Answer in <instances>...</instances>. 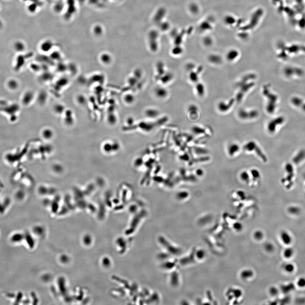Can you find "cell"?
<instances>
[{
	"instance_id": "1",
	"label": "cell",
	"mask_w": 305,
	"mask_h": 305,
	"mask_svg": "<svg viewBox=\"0 0 305 305\" xmlns=\"http://www.w3.org/2000/svg\"><path fill=\"white\" fill-rule=\"evenodd\" d=\"M257 76L254 74H249L244 76L236 84L238 91L235 100L238 102L242 101L244 96L255 85Z\"/></svg>"
},
{
	"instance_id": "2",
	"label": "cell",
	"mask_w": 305,
	"mask_h": 305,
	"mask_svg": "<svg viewBox=\"0 0 305 305\" xmlns=\"http://www.w3.org/2000/svg\"><path fill=\"white\" fill-rule=\"evenodd\" d=\"M262 94L268 100L266 106L267 112L270 113H273L275 108V105H274V103H275V96L271 93L268 86L266 85L263 87Z\"/></svg>"
},
{
	"instance_id": "3",
	"label": "cell",
	"mask_w": 305,
	"mask_h": 305,
	"mask_svg": "<svg viewBox=\"0 0 305 305\" xmlns=\"http://www.w3.org/2000/svg\"><path fill=\"white\" fill-rule=\"evenodd\" d=\"M238 116L243 120L253 119L259 116V111L257 109L246 110L240 109L238 112Z\"/></svg>"
},
{
	"instance_id": "4",
	"label": "cell",
	"mask_w": 305,
	"mask_h": 305,
	"mask_svg": "<svg viewBox=\"0 0 305 305\" xmlns=\"http://www.w3.org/2000/svg\"><path fill=\"white\" fill-rule=\"evenodd\" d=\"M244 149H245V150L249 151H255L256 154L260 158H261L264 162H266L267 161L265 156L263 154L261 149L256 145L255 142H254L250 141L246 144L244 147Z\"/></svg>"
},
{
	"instance_id": "5",
	"label": "cell",
	"mask_w": 305,
	"mask_h": 305,
	"mask_svg": "<svg viewBox=\"0 0 305 305\" xmlns=\"http://www.w3.org/2000/svg\"><path fill=\"white\" fill-rule=\"evenodd\" d=\"M235 99H231L227 101H221L218 105V109L221 113H226L232 107Z\"/></svg>"
},
{
	"instance_id": "6",
	"label": "cell",
	"mask_w": 305,
	"mask_h": 305,
	"mask_svg": "<svg viewBox=\"0 0 305 305\" xmlns=\"http://www.w3.org/2000/svg\"><path fill=\"white\" fill-rule=\"evenodd\" d=\"M36 95L31 91H28L25 92L23 96L22 102L24 105L27 106L31 104L34 99H36Z\"/></svg>"
},
{
	"instance_id": "7",
	"label": "cell",
	"mask_w": 305,
	"mask_h": 305,
	"mask_svg": "<svg viewBox=\"0 0 305 305\" xmlns=\"http://www.w3.org/2000/svg\"><path fill=\"white\" fill-rule=\"evenodd\" d=\"M281 241L285 246H290L292 243L293 238L291 235L286 231H282L280 234Z\"/></svg>"
},
{
	"instance_id": "8",
	"label": "cell",
	"mask_w": 305,
	"mask_h": 305,
	"mask_svg": "<svg viewBox=\"0 0 305 305\" xmlns=\"http://www.w3.org/2000/svg\"><path fill=\"white\" fill-rule=\"evenodd\" d=\"M203 69V68L201 66L198 67L196 71L193 70L189 71V78L191 82L193 83L197 84L199 82V74L201 73Z\"/></svg>"
},
{
	"instance_id": "9",
	"label": "cell",
	"mask_w": 305,
	"mask_h": 305,
	"mask_svg": "<svg viewBox=\"0 0 305 305\" xmlns=\"http://www.w3.org/2000/svg\"><path fill=\"white\" fill-rule=\"evenodd\" d=\"M36 99L38 101V103L40 106H44L48 101V95L46 92L45 91H40L37 96H36Z\"/></svg>"
},
{
	"instance_id": "10",
	"label": "cell",
	"mask_w": 305,
	"mask_h": 305,
	"mask_svg": "<svg viewBox=\"0 0 305 305\" xmlns=\"http://www.w3.org/2000/svg\"><path fill=\"white\" fill-rule=\"evenodd\" d=\"M156 125L153 123H148L147 122L143 121L139 123L135 126L139 127V128H141V129L145 131H150L154 128Z\"/></svg>"
},
{
	"instance_id": "11",
	"label": "cell",
	"mask_w": 305,
	"mask_h": 305,
	"mask_svg": "<svg viewBox=\"0 0 305 305\" xmlns=\"http://www.w3.org/2000/svg\"><path fill=\"white\" fill-rule=\"evenodd\" d=\"M155 94L157 97L160 99H164L168 95V91L166 88L162 87H158L155 88Z\"/></svg>"
},
{
	"instance_id": "12",
	"label": "cell",
	"mask_w": 305,
	"mask_h": 305,
	"mask_svg": "<svg viewBox=\"0 0 305 305\" xmlns=\"http://www.w3.org/2000/svg\"><path fill=\"white\" fill-rule=\"evenodd\" d=\"M145 114L148 118L154 119L158 117L160 114V112L156 109L150 108L146 110Z\"/></svg>"
},
{
	"instance_id": "13",
	"label": "cell",
	"mask_w": 305,
	"mask_h": 305,
	"mask_svg": "<svg viewBox=\"0 0 305 305\" xmlns=\"http://www.w3.org/2000/svg\"><path fill=\"white\" fill-rule=\"evenodd\" d=\"M53 112L56 114L60 115L64 114L65 111H66V108L65 105L61 103H56L53 105Z\"/></svg>"
},
{
	"instance_id": "14",
	"label": "cell",
	"mask_w": 305,
	"mask_h": 305,
	"mask_svg": "<svg viewBox=\"0 0 305 305\" xmlns=\"http://www.w3.org/2000/svg\"><path fill=\"white\" fill-rule=\"evenodd\" d=\"M295 251L293 248L289 246L285 248L283 252V256L286 259H292L295 255Z\"/></svg>"
},
{
	"instance_id": "15",
	"label": "cell",
	"mask_w": 305,
	"mask_h": 305,
	"mask_svg": "<svg viewBox=\"0 0 305 305\" xmlns=\"http://www.w3.org/2000/svg\"><path fill=\"white\" fill-rule=\"evenodd\" d=\"M100 60L103 65H109L112 63V58L109 54L104 53L100 56Z\"/></svg>"
},
{
	"instance_id": "16",
	"label": "cell",
	"mask_w": 305,
	"mask_h": 305,
	"mask_svg": "<svg viewBox=\"0 0 305 305\" xmlns=\"http://www.w3.org/2000/svg\"><path fill=\"white\" fill-rule=\"evenodd\" d=\"M196 90L198 95L200 97L203 96L205 93V88L203 84L197 83L196 85Z\"/></svg>"
},
{
	"instance_id": "17",
	"label": "cell",
	"mask_w": 305,
	"mask_h": 305,
	"mask_svg": "<svg viewBox=\"0 0 305 305\" xmlns=\"http://www.w3.org/2000/svg\"><path fill=\"white\" fill-rule=\"evenodd\" d=\"M173 75L170 73H165L160 77V80L164 84H167L173 79Z\"/></svg>"
},
{
	"instance_id": "18",
	"label": "cell",
	"mask_w": 305,
	"mask_h": 305,
	"mask_svg": "<svg viewBox=\"0 0 305 305\" xmlns=\"http://www.w3.org/2000/svg\"><path fill=\"white\" fill-rule=\"evenodd\" d=\"M53 47V44L51 41H45L40 46V48L42 52H48L52 50Z\"/></svg>"
},
{
	"instance_id": "19",
	"label": "cell",
	"mask_w": 305,
	"mask_h": 305,
	"mask_svg": "<svg viewBox=\"0 0 305 305\" xmlns=\"http://www.w3.org/2000/svg\"><path fill=\"white\" fill-rule=\"evenodd\" d=\"M283 269L286 273L288 274H291L295 272L296 270V266L293 264L287 263L284 264L283 267Z\"/></svg>"
},
{
	"instance_id": "20",
	"label": "cell",
	"mask_w": 305,
	"mask_h": 305,
	"mask_svg": "<svg viewBox=\"0 0 305 305\" xmlns=\"http://www.w3.org/2000/svg\"><path fill=\"white\" fill-rule=\"evenodd\" d=\"M189 115L191 118L196 119L198 116V110L196 106L195 105H192L189 107L188 110Z\"/></svg>"
},
{
	"instance_id": "21",
	"label": "cell",
	"mask_w": 305,
	"mask_h": 305,
	"mask_svg": "<svg viewBox=\"0 0 305 305\" xmlns=\"http://www.w3.org/2000/svg\"><path fill=\"white\" fill-rule=\"evenodd\" d=\"M208 59L210 63L215 65L221 64L222 61V59L220 56L216 55L210 56Z\"/></svg>"
},
{
	"instance_id": "22",
	"label": "cell",
	"mask_w": 305,
	"mask_h": 305,
	"mask_svg": "<svg viewBox=\"0 0 305 305\" xmlns=\"http://www.w3.org/2000/svg\"><path fill=\"white\" fill-rule=\"evenodd\" d=\"M7 87L8 89L11 90H17L18 87V83L17 81L14 79H10L8 81L7 83Z\"/></svg>"
},
{
	"instance_id": "23",
	"label": "cell",
	"mask_w": 305,
	"mask_h": 305,
	"mask_svg": "<svg viewBox=\"0 0 305 305\" xmlns=\"http://www.w3.org/2000/svg\"><path fill=\"white\" fill-rule=\"evenodd\" d=\"M238 54L239 53L237 51L233 50V51H231L228 53L226 58H227L228 60L230 61V62L231 61H233L237 58L238 56Z\"/></svg>"
},
{
	"instance_id": "24",
	"label": "cell",
	"mask_w": 305,
	"mask_h": 305,
	"mask_svg": "<svg viewBox=\"0 0 305 305\" xmlns=\"http://www.w3.org/2000/svg\"><path fill=\"white\" fill-rule=\"evenodd\" d=\"M124 99L125 103L127 104H131L135 101V97L133 95L128 93L124 95Z\"/></svg>"
},
{
	"instance_id": "25",
	"label": "cell",
	"mask_w": 305,
	"mask_h": 305,
	"mask_svg": "<svg viewBox=\"0 0 305 305\" xmlns=\"http://www.w3.org/2000/svg\"><path fill=\"white\" fill-rule=\"evenodd\" d=\"M239 146L236 144H232L230 145L228 149V153L231 156H232L236 152L239 151Z\"/></svg>"
},
{
	"instance_id": "26",
	"label": "cell",
	"mask_w": 305,
	"mask_h": 305,
	"mask_svg": "<svg viewBox=\"0 0 305 305\" xmlns=\"http://www.w3.org/2000/svg\"><path fill=\"white\" fill-rule=\"evenodd\" d=\"M107 119L108 123L112 125L115 124L117 120L116 115H115L113 112H111L108 115Z\"/></svg>"
},
{
	"instance_id": "27",
	"label": "cell",
	"mask_w": 305,
	"mask_h": 305,
	"mask_svg": "<svg viewBox=\"0 0 305 305\" xmlns=\"http://www.w3.org/2000/svg\"><path fill=\"white\" fill-rule=\"evenodd\" d=\"M157 71L158 75L160 76V78L162 75L164 74L165 73L164 70V66L162 63H159L157 65ZM159 78V79H160Z\"/></svg>"
},
{
	"instance_id": "28",
	"label": "cell",
	"mask_w": 305,
	"mask_h": 305,
	"mask_svg": "<svg viewBox=\"0 0 305 305\" xmlns=\"http://www.w3.org/2000/svg\"><path fill=\"white\" fill-rule=\"evenodd\" d=\"M296 286L300 289L305 288V278L302 277L298 278L296 282Z\"/></svg>"
},
{
	"instance_id": "29",
	"label": "cell",
	"mask_w": 305,
	"mask_h": 305,
	"mask_svg": "<svg viewBox=\"0 0 305 305\" xmlns=\"http://www.w3.org/2000/svg\"><path fill=\"white\" fill-rule=\"evenodd\" d=\"M76 101L79 105H84L86 102V99L85 96L83 95H78L76 98Z\"/></svg>"
},
{
	"instance_id": "30",
	"label": "cell",
	"mask_w": 305,
	"mask_h": 305,
	"mask_svg": "<svg viewBox=\"0 0 305 305\" xmlns=\"http://www.w3.org/2000/svg\"><path fill=\"white\" fill-rule=\"evenodd\" d=\"M240 178L241 179L244 181L248 182L250 179L249 174L247 172L244 171L242 172L240 175Z\"/></svg>"
},
{
	"instance_id": "31",
	"label": "cell",
	"mask_w": 305,
	"mask_h": 305,
	"mask_svg": "<svg viewBox=\"0 0 305 305\" xmlns=\"http://www.w3.org/2000/svg\"><path fill=\"white\" fill-rule=\"evenodd\" d=\"M188 193L186 192H181L178 193L177 195V197L178 199H185L187 198L188 196Z\"/></svg>"
},
{
	"instance_id": "32",
	"label": "cell",
	"mask_w": 305,
	"mask_h": 305,
	"mask_svg": "<svg viewBox=\"0 0 305 305\" xmlns=\"http://www.w3.org/2000/svg\"><path fill=\"white\" fill-rule=\"evenodd\" d=\"M137 81H138V79L135 77H131L128 78V81L130 85L133 86L137 83Z\"/></svg>"
},
{
	"instance_id": "33",
	"label": "cell",
	"mask_w": 305,
	"mask_h": 305,
	"mask_svg": "<svg viewBox=\"0 0 305 305\" xmlns=\"http://www.w3.org/2000/svg\"><path fill=\"white\" fill-rule=\"evenodd\" d=\"M193 131H194L195 133L200 134L204 133V130L203 129V128L196 126V127H195L193 128Z\"/></svg>"
},
{
	"instance_id": "34",
	"label": "cell",
	"mask_w": 305,
	"mask_h": 305,
	"mask_svg": "<svg viewBox=\"0 0 305 305\" xmlns=\"http://www.w3.org/2000/svg\"><path fill=\"white\" fill-rule=\"evenodd\" d=\"M251 172V175L254 178H258L260 177V174L257 170L253 169L252 170Z\"/></svg>"
},
{
	"instance_id": "35",
	"label": "cell",
	"mask_w": 305,
	"mask_h": 305,
	"mask_svg": "<svg viewBox=\"0 0 305 305\" xmlns=\"http://www.w3.org/2000/svg\"><path fill=\"white\" fill-rule=\"evenodd\" d=\"M270 291L272 296H277L278 294V290L276 287H272L270 289Z\"/></svg>"
},
{
	"instance_id": "36",
	"label": "cell",
	"mask_w": 305,
	"mask_h": 305,
	"mask_svg": "<svg viewBox=\"0 0 305 305\" xmlns=\"http://www.w3.org/2000/svg\"><path fill=\"white\" fill-rule=\"evenodd\" d=\"M60 57V55L58 52H54L51 56V58L54 60H59Z\"/></svg>"
},
{
	"instance_id": "37",
	"label": "cell",
	"mask_w": 305,
	"mask_h": 305,
	"mask_svg": "<svg viewBox=\"0 0 305 305\" xmlns=\"http://www.w3.org/2000/svg\"><path fill=\"white\" fill-rule=\"evenodd\" d=\"M134 75H135V77L137 79H139L142 76L141 71L139 70H136L135 71L134 73Z\"/></svg>"
},
{
	"instance_id": "38",
	"label": "cell",
	"mask_w": 305,
	"mask_h": 305,
	"mask_svg": "<svg viewBox=\"0 0 305 305\" xmlns=\"http://www.w3.org/2000/svg\"><path fill=\"white\" fill-rule=\"evenodd\" d=\"M195 67H196V65L194 64H192V63H189L187 65L186 68H187V70L189 72L194 70Z\"/></svg>"
},
{
	"instance_id": "39",
	"label": "cell",
	"mask_w": 305,
	"mask_h": 305,
	"mask_svg": "<svg viewBox=\"0 0 305 305\" xmlns=\"http://www.w3.org/2000/svg\"><path fill=\"white\" fill-rule=\"evenodd\" d=\"M134 122H135V121H134V118L133 117H129L127 118V123L128 126H133Z\"/></svg>"
},
{
	"instance_id": "40",
	"label": "cell",
	"mask_w": 305,
	"mask_h": 305,
	"mask_svg": "<svg viewBox=\"0 0 305 305\" xmlns=\"http://www.w3.org/2000/svg\"><path fill=\"white\" fill-rule=\"evenodd\" d=\"M95 31L97 34H99L101 32V28L100 27H96L95 29Z\"/></svg>"
},
{
	"instance_id": "41",
	"label": "cell",
	"mask_w": 305,
	"mask_h": 305,
	"mask_svg": "<svg viewBox=\"0 0 305 305\" xmlns=\"http://www.w3.org/2000/svg\"><path fill=\"white\" fill-rule=\"evenodd\" d=\"M196 174L199 175H201L203 174V171L201 170H198L196 171Z\"/></svg>"
}]
</instances>
